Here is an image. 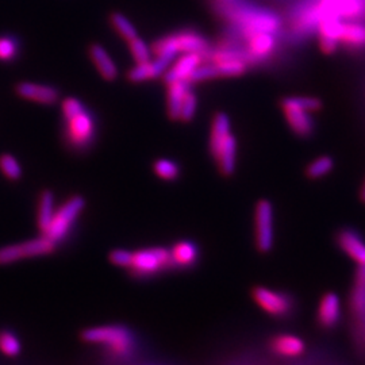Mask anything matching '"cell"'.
Wrapping results in <instances>:
<instances>
[{
    "label": "cell",
    "instance_id": "1",
    "mask_svg": "<svg viewBox=\"0 0 365 365\" xmlns=\"http://www.w3.org/2000/svg\"><path fill=\"white\" fill-rule=\"evenodd\" d=\"M80 338L86 344L105 347L112 356L124 359L130 356L136 347L134 335L122 325L93 326L81 332Z\"/></svg>",
    "mask_w": 365,
    "mask_h": 365
},
{
    "label": "cell",
    "instance_id": "2",
    "mask_svg": "<svg viewBox=\"0 0 365 365\" xmlns=\"http://www.w3.org/2000/svg\"><path fill=\"white\" fill-rule=\"evenodd\" d=\"M169 268H173L170 250L164 246L144 248L133 252L129 272L138 279H146L157 276Z\"/></svg>",
    "mask_w": 365,
    "mask_h": 365
},
{
    "label": "cell",
    "instance_id": "3",
    "mask_svg": "<svg viewBox=\"0 0 365 365\" xmlns=\"http://www.w3.org/2000/svg\"><path fill=\"white\" fill-rule=\"evenodd\" d=\"M282 107L291 129L298 136L306 137L313 132L314 121L311 114L320 108V102L317 98L291 96L283 100Z\"/></svg>",
    "mask_w": 365,
    "mask_h": 365
},
{
    "label": "cell",
    "instance_id": "4",
    "mask_svg": "<svg viewBox=\"0 0 365 365\" xmlns=\"http://www.w3.org/2000/svg\"><path fill=\"white\" fill-rule=\"evenodd\" d=\"M59 243L41 234L22 243H10L0 246V267L10 265L26 259H35L52 255Z\"/></svg>",
    "mask_w": 365,
    "mask_h": 365
},
{
    "label": "cell",
    "instance_id": "5",
    "mask_svg": "<svg viewBox=\"0 0 365 365\" xmlns=\"http://www.w3.org/2000/svg\"><path fill=\"white\" fill-rule=\"evenodd\" d=\"M86 209V199L81 195H74L68 199L62 206L56 209L52 224L46 231V237L53 240L56 243H60L68 237L74 225L76 224L79 216Z\"/></svg>",
    "mask_w": 365,
    "mask_h": 365
},
{
    "label": "cell",
    "instance_id": "6",
    "mask_svg": "<svg viewBox=\"0 0 365 365\" xmlns=\"http://www.w3.org/2000/svg\"><path fill=\"white\" fill-rule=\"evenodd\" d=\"M252 299L260 308L277 320L289 317L295 308V302L287 292L256 286L252 289Z\"/></svg>",
    "mask_w": 365,
    "mask_h": 365
},
{
    "label": "cell",
    "instance_id": "7",
    "mask_svg": "<svg viewBox=\"0 0 365 365\" xmlns=\"http://www.w3.org/2000/svg\"><path fill=\"white\" fill-rule=\"evenodd\" d=\"M255 241L261 253H270L274 245V206L262 199L255 209Z\"/></svg>",
    "mask_w": 365,
    "mask_h": 365
},
{
    "label": "cell",
    "instance_id": "8",
    "mask_svg": "<svg viewBox=\"0 0 365 365\" xmlns=\"http://www.w3.org/2000/svg\"><path fill=\"white\" fill-rule=\"evenodd\" d=\"M207 41L199 35L197 33H179L175 35L167 37L164 40H160L154 44V52L158 53H164V52H170V53H202L204 50H207Z\"/></svg>",
    "mask_w": 365,
    "mask_h": 365
},
{
    "label": "cell",
    "instance_id": "9",
    "mask_svg": "<svg viewBox=\"0 0 365 365\" xmlns=\"http://www.w3.org/2000/svg\"><path fill=\"white\" fill-rule=\"evenodd\" d=\"M335 241L338 248L353 260L357 267H365V240L359 231L349 228H342L337 233Z\"/></svg>",
    "mask_w": 365,
    "mask_h": 365
},
{
    "label": "cell",
    "instance_id": "10",
    "mask_svg": "<svg viewBox=\"0 0 365 365\" xmlns=\"http://www.w3.org/2000/svg\"><path fill=\"white\" fill-rule=\"evenodd\" d=\"M342 317V306L341 299L335 292H326L320 296L317 307V322L323 329H335L341 322Z\"/></svg>",
    "mask_w": 365,
    "mask_h": 365
},
{
    "label": "cell",
    "instance_id": "11",
    "mask_svg": "<svg viewBox=\"0 0 365 365\" xmlns=\"http://www.w3.org/2000/svg\"><path fill=\"white\" fill-rule=\"evenodd\" d=\"M270 350L283 359H295L306 352V342L299 335L280 333L276 335L268 342Z\"/></svg>",
    "mask_w": 365,
    "mask_h": 365
},
{
    "label": "cell",
    "instance_id": "12",
    "mask_svg": "<svg viewBox=\"0 0 365 365\" xmlns=\"http://www.w3.org/2000/svg\"><path fill=\"white\" fill-rule=\"evenodd\" d=\"M16 92L21 98L38 102L41 105H54L60 100V91L56 87L50 86L23 81L16 84Z\"/></svg>",
    "mask_w": 365,
    "mask_h": 365
},
{
    "label": "cell",
    "instance_id": "13",
    "mask_svg": "<svg viewBox=\"0 0 365 365\" xmlns=\"http://www.w3.org/2000/svg\"><path fill=\"white\" fill-rule=\"evenodd\" d=\"M66 121L68 133L72 144H75L76 146H84L91 142L93 137V122L86 108Z\"/></svg>",
    "mask_w": 365,
    "mask_h": 365
},
{
    "label": "cell",
    "instance_id": "14",
    "mask_svg": "<svg viewBox=\"0 0 365 365\" xmlns=\"http://www.w3.org/2000/svg\"><path fill=\"white\" fill-rule=\"evenodd\" d=\"M202 61L200 53H185L180 60L176 62L173 68L166 72L164 80L168 86L178 81H188L194 71L197 69Z\"/></svg>",
    "mask_w": 365,
    "mask_h": 365
},
{
    "label": "cell",
    "instance_id": "15",
    "mask_svg": "<svg viewBox=\"0 0 365 365\" xmlns=\"http://www.w3.org/2000/svg\"><path fill=\"white\" fill-rule=\"evenodd\" d=\"M169 250L173 268H191L198 262V246L192 241L182 240L175 243Z\"/></svg>",
    "mask_w": 365,
    "mask_h": 365
},
{
    "label": "cell",
    "instance_id": "16",
    "mask_svg": "<svg viewBox=\"0 0 365 365\" xmlns=\"http://www.w3.org/2000/svg\"><path fill=\"white\" fill-rule=\"evenodd\" d=\"M218 168L221 170V173L224 176H231L236 172V166H237V139L230 134L225 142L222 144V146L219 148V151L215 153L214 156Z\"/></svg>",
    "mask_w": 365,
    "mask_h": 365
},
{
    "label": "cell",
    "instance_id": "17",
    "mask_svg": "<svg viewBox=\"0 0 365 365\" xmlns=\"http://www.w3.org/2000/svg\"><path fill=\"white\" fill-rule=\"evenodd\" d=\"M344 23H341L338 19L328 18L320 25V47L330 53L335 52L338 44L341 42Z\"/></svg>",
    "mask_w": 365,
    "mask_h": 365
},
{
    "label": "cell",
    "instance_id": "18",
    "mask_svg": "<svg viewBox=\"0 0 365 365\" xmlns=\"http://www.w3.org/2000/svg\"><path fill=\"white\" fill-rule=\"evenodd\" d=\"M90 56L98 71L107 81H112L118 77V68L103 46L98 44L90 46Z\"/></svg>",
    "mask_w": 365,
    "mask_h": 365
},
{
    "label": "cell",
    "instance_id": "19",
    "mask_svg": "<svg viewBox=\"0 0 365 365\" xmlns=\"http://www.w3.org/2000/svg\"><path fill=\"white\" fill-rule=\"evenodd\" d=\"M54 213H56L54 194L50 190H45L40 195L38 207H37V228L41 231V234H46Z\"/></svg>",
    "mask_w": 365,
    "mask_h": 365
},
{
    "label": "cell",
    "instance_id": "20",
    "mask_svg": "<svg viewBox=\"0 0 365 365\" xmlns=\"http://www.w3.org/2000/svg\"><path fill=\"white\" fill-rule=\"evenodd\" d=\"M188 81H178L169 84L168 88V117L173 121H180L182 102L185 92L188 91Z\"/></svg>",
    "mask_w": 365,
    "mask_h": 365
},
{
    "label": "cell",
    "instance_id": "21",
    "mask_svg": "<svg viewBox=\"0 0 365 365\" xmlns=\"http://www.w3.org/2000/svg\"><path fill=\"white\" fill-rule=\"evenodd\" d=\"M230 134H231V123L228 115L225 112H218L214 117L212 136H210V151L213 157Z\"/></svg>",
    "mask_w": 365,
    "mask_h": 365
},
{
    "label": "cell",
    "instance_id": "22",
    "mask_svg": "<svg viewBox=\"0 0 365 365\" xmlns=\"http://www.w3.org/2000/svg\"><path fill=\"white\" fill-rule=\"evenodd\" d=\"M350 308L359 317L365 315V267H357L354 286L350 294Z\"/></svg>",
    "mask_w": 365,
    "mask_h": 365
},
{
    "label": "cell",
    "instance_id": "23",
    "mask_svg": "<svg viewBox=\"0 0 365 365\" xmlns=\"http://www.w3.org/2000/svg\"><path fill=\"white\" fill-rule=\"evenodd\" d=\"M274 47V35L270 31L255 33L250 38V52L256 57H267Z\"/></svg>",
    "mask_w": 365,
    "mask_h": 365
},
{
    "label": "cell",
    "instance_id": "24",
    "mask_svg": "<svg viewBox=\"0 0 365 365\" xmlns=\"http://www.w3.org/2000/svg\"><path fill=\"white\" fill-rule=\"evenodd\" d=\"M341 42L350 47H365V26L361 23H344Z\"/></svg>",
    "mask_w": 365,
    "mask_h": 365
},
{
    "label": "cell",
    "instance_id": "25",
    "mask_svg": "<svg viewBox=\"0 0 365 365\" xmlns=\"http://www.w3.org/2000/svg\"><path fill=\"white\" fill-rule=\"evenodd\" d=\"M335 167V161L329 156H320L311 161L306 169V173L310 179H320L329 175Z\"/></svg>",
    "mask_w": 365,
    "mask_h": 365
},
{
    "label": "cell",
    "instance_id": "26",
    "mask_svg": "<svg viewBox=\"0 0 365 365\" xmlns=\"http://www.w3.org/2000/svg\"><path fill=\"white\" fill-rule=\"evenodd\" d=\"M153 170L154 173L163 179V180H167V182H173L179 178L180 175V169L179 166L167 158H158L154 161L153 164Z\"/></svg>",
    "mask_w": 365,
    "mask_h": 365
},
{
    "label": "cell",
    "instance_id": "27",
    "mask_svg": "<svg viewBox=\"0 0 365 365\" xmlns=\"http://www.w3.org/2000/svg\"><path fill=\"white\" fill-rule=\"evenodd\" d=\"M0 352L7 357H16L22 352L19 338L10 330H0Z\"/></svg>",
    "mask_w": 365,
    "mask_h": 365
},
{
    "label": "cell",
    "instance_id": "28",
    "mask_svg": "<svg viewBox=\"0 0 365 365\" xmlns=\"http://www.w3.org/2000/svg\"><path fill=\"white\" fill-rule=\"evenodd\" d=\"M0 172L11 182H16L22 178V167L13 154L4 153L0 156Z\"/></svg>",
    "mask_w": 365,
    "mask_h": 365
},
{
    "label": "cell",
    "instance_id": "29",
    "mask_svg": "<svg viewBox=\"0 0 365 365\" xmlns=\"http://www.w3.org/2000/svg\"><path fill=\"white\" fill-rule=\"evenodd\" d=\"M110 19H111V23L115 28V30L118 31L127 42L138 37L134 25L121 13H112Z\"/></svg>",
    "mask_w": 365,
    "mask_h": 365
},
{
    "label": "cell",
    "instance_id": "30",
    "mask_svg": "<svg viewBox=\"0 0 365 365\" xmlns=\"http://www.w3.org/2000/svg\"><path fill=\"white\" fill-rule=\"evenodd\" d=\"M197 108H198V98H197V95L194 92L188 90V91L185 92V96H184L180 121H192L195 114H197Z\"/></svg>",
    "mask_w": 365,
    "mask_h": 365
},
{
    "label": "cell",
    "instance_id": "31",
    "mask_svg": "<svg viewBox=\"0 0 365 365\" xmlns=\"http://www.w3.org/2000/svg\"><path fill=\"white\" fill-rule=\"evenodd\" d=\"M129 45H130V52H132L134 60L137 61V64H144V62L151 61L149 46L146 45L139 37H136L134 40L129 41Z\"/></svg>",
    "mask_w": 365,
    "mask_h": 365
},
{
    "label": "cell",
    "instance_id": "32",
    "mask_svg": "<svg viewBox=\"0 0 365 365\" xmlns=\"http://www.w3.org/2000/svg\"><path fill=\"white\" fill-rule=\"evenodd\" d=\"M132 259H133V252L127 250V249H114L108 253V260L112 265L120 267V268H124L129 270L130 264H132Z\"/></svg>",
    "mask_w": 365,
    "mask_h": 365
},
{
    "label": "cell",
    "instance_id": "33",
    "mask_svg": "<svg viewBox=\"0 0 365 365\" xmlns=\"http://www.w3.org/2000/svg\"><path fill=\"white\" fill-rule=\"evenodd\" d=\"M127 77L133 83H141V81L148 80V79H154L153 77L152 61L144 62V64H137V66H134L129 72Z\"/></svg>",
    "mask_w": 365,
    "mask_h": 365
},
{
    "label": "cell",
    "instance_id": "34",
    "mask_svg": "<svg viewBox=\"0 0 365 365\" xmlns=\"http://www.w3.org/2000/svg\"><path fill=\"white\" fill-rule=\"evenodd\" d=\"M16 53V46L10 38H0V60L10 61L14 59Z\"/></svg>",
    "mask_w": 365,
    "mask_h": 365
},
{
    "label": "cell",
    "instance_id": "35",
    "mask_svg": "<svg viewBox=\"0 0 365 365\" xmlns=\"http://www.w3.org/2000/svg\"><path fill=\"white\" fill-rule=\"evenodd\" d=\"M360 199H361L363 203H365V179L363 185H361V188H360Z\"/></svg>",
    "mask_w": 365,
    "mask_h": 365
}]
</instances>
